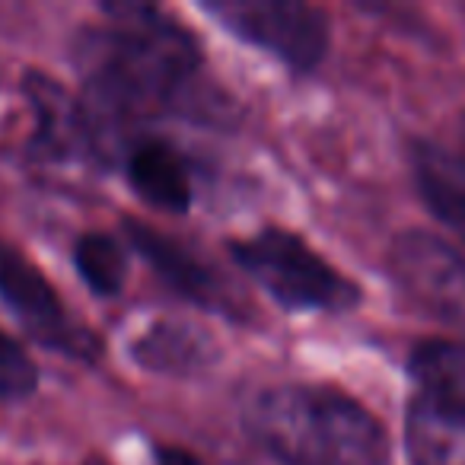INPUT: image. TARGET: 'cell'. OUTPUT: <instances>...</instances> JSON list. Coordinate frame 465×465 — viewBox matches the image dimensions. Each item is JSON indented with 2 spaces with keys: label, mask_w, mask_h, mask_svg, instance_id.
Here are the masks:
<instances>
[{
  "label": "cell",
  "mask_w": 465,
  "mask_h": 465,
  "mask_svg": "<svg viewBox=\"0 0 465 465\" xmlns=\"http://www.w3.org/2000/svg\"><path fill=\"white\" fill-rule=\"evenodd\" d=\"M112 20L86 35V103L80 115L90 143L122 124L166 109L198 67L192 35L153 7H109Z\"/></svg>",
  "instance_id": "cell-1"
},
{
  "label": "cell",
  "mask_w": 465,
  "mask_h": 465,
  "mask_svg": "<svg viewBox=\"0 0 465 465\" xmlns=\"http://www.w3.org/2000/svg\"><path fill=\"white\" fill-rule=\"evenodd\" d=\"M259 443L284 465H386L382 424L329 386H274L249 414Z\"/></svg>",
  "instance_id": "cell-2"
},
{
  "label": "cell",
  "mask_w": 465,
  "mask_h": 465,
  "mask_svg": "<svg viewBox=\"0 0 465 465\" xmlns=\"http://www.w3.org/2000/svg\"><path fill=\"white\" fill-rule=\"evenodd\" d=\"M232 252L236 262L284 306L348 310L357 300V287L287 230H262L252 240L236 242Z\"/></svg>",
  "instance_id": "cell-3"
},
{
  "label": "cell",
  "mask_w": 465,
  "mask_h": 465,
  "mask_svg": "<svg viewBox=\"0 0 465 465\" xmlns=\"http://www.w3.org/2000/svg\"><path fill=\"white\" fill-rule=\"evenodd\" d=\"M230 33L278 54L297 71L312 67L329 45V23L322 10L293 0H220L207 4Z\"/></svg>",
  "instance_id": "cell-4"
},
{
  "label": "cell",
  "mask_w": 465,
  "mask_h": 465,
  "mask_svg": "<svg viewBox=\"0 0 465 465\" xmlns=\"http://www.w3.org/2000/svg\"><path fill=\"white\" fill-rule=\"evenodd\" d=\"M0 303L26 325L29 335L48 348H58L74 357H86L96 348L90 331L71 322L45 274L4 240H0Z\"/></svg>",
  "instance_id": "cell-5"
},
{
  "label": "cell",
  "mask_w": 465,
  "mask_h": 465,
  "mask_svg": "<svg viewBox=\"0 0 465 465\" xmlns=\"http://www.w3.org/2000/svg\"><path fill=\"white\" fill-rule=\"evenodd\" d=\"M392 272L418 306L465 329V259L430 232H401L392 242Z\"/></svg>",
  "instance_id": "cell-6"
},
{
  "label": "cell",
  "mask_w": 465,
  "mask_h": 465,
  "mask_svg": "<svg viewBox=\"0 0 465 465\" xmlns=\"http://www.w3.org/2000/svg\"><path fill=\"white\" fill-rule=\"evenodd\" d=\"M411 465H465V414L420 395L405 418Z\"/></svg>",
  "instance_id": "cell-7"
},
{
  "label": "cell",
  "mask_w": 465,
  "mask_h": 465,
  "mask_svg": "<svg viewBox=\"0 0 465 465\" xmlns=\"http://www.w3.org/2000/svg\"><path fill=\"white\" fill-rule=\"evenodd\" d=\"M128 179L143 201L163 211H185L192 201V179H188L185 160L169 143L153 141V137L131 147Z\"/></svg>",
  "instance_id": "cell-8"
},
{
  "label": "cell",
  "mask_w": 465,
  "mask_h": 465,
  "mask_svg": "<svg viewBox=\"0 0 465 465\" xmlns=\"http://www.w3.org/2000/svg\"><path fill=\"white\" fill-rule=\"evenodd\" d=\"M414 175L427 207L465 242V163L437 143L414 147Z\"/></svg>",
  "instance_id": "cell-9"
},
{
  "label": "cell",
  "mask_w": 465,
  "mask_h": 465,
  "mask_svg": "<svg viewBox=\"0 0 465 465\" xmlns=\"http://www.w3.org/2000/svg\"><path fill=\"white\" fill-rule=\"evenodd\" d=\"M414 376L433 401L465 414V341H427L411 357Z\"/></svg>",
  "instance_id": "cell-10"
},
{
  "label": "cell",
  "mask_w": 465,
  "mask_h": 465,
  "mask_svg": "<svg viewBox=\"0 0 465 465\" xmlns=\"http://www.w3.org/2000/svg\"><path fill=\"white\" fill-rule=\"evenodd\" d=\"M131 242H134L143 252V259H147L169 284L179 287L182 293H188V297H194V300H204V303H211V300L217 297V281H213L185 249L175 246V242L163 240V236H156L153 230H147V226H141V223H131Z\"/></svg>",
  "instance_id": "cell-11"
},
{
  "label": "cell",
  "mask_w": 465,
  "mask_h": 465,
  "mask_svg": "<svg viewBox=\"0 0 465 465\" xmlns=\"http://www.w3.org/2000/svg\"><path fill=\"white\" fill-rule=\"evenodd\" d=\"M74 265L96 293H118L124 281V252L105 232L80 236L77 249H74Z\"/></svg>",
  "instance_id": "cell-12"
},
{
  "label": "cell",
  "mask_w": 465,
  "mask_h": 465,
  "mask_svg": "<svg viewBox=\"0 0 465 465\" xmlns=\"http://www.w3.org/2000/svg\"><path fill=\"white\" fill-rule=\"evenodd\" d=\"M39 370L29 361V354L0 331V401H20L35 392Z\"/></svg>",
  "instance_id": "cell-13"
},
{
  "label": "cell",
  "mask_w": 465,
  "mask_h": 465,
  "mask_svg": "<svg viewBox=\"0 0 465 465\" xmlns=\"http://www.w3.org/2000/svg\"><path fill=\"white\" fill-rule=\"evenodd\" d=\"M156 465H204L194 452L188 450H175V446H166V450L156 452Z\"/></svg>",
  "instance_id": "cell-14"
},
{
  "label": "cell",
  "mask_w": 465,
  "mask_h": 465,
  "mask_svg": "<svg viewBox=\"0 0 465 465\" xmlns=\"http://www.w3.org/2000/svg\"><path fill=\"white\" fill-rule=\"evenodd\" d=\"M86 465H103V462H86Z\"/></svg>",
  "instance_id": "cell-15"
}]
</instances>
